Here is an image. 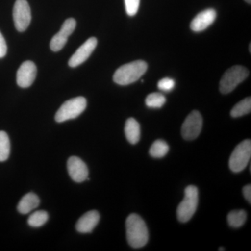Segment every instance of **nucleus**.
<instances>
[{
    "mask_svg": "<svg viewBox=\"0 0 251 251\" xmlns=\"http://www.w3.org/2000/svg\"><path fill=\"white\" fill-rule=\"evenodd\" d=\"M126 237L130 247L140 249L145 247L148 242L149 234L146 224L138 214H132L126 222Z\"/></svg>",
    "mask_w": 251,
    "mask_h": 251,
    "instance_id": "f257e3e1",
    "label": "nucleus"
},
{
    "mask_svg": "<svg viewBox=\"0 0 251 251\" xmlns=\"http://www.w3.org/2000/svg\"><path fill=\"white\" fill-rule=\"evenodd\" d=\"M148 64L143 60L128 63L117 69L113 80L120 85H128L139 80L148 70Z\"/></svg>",
    "mask_w": 251,
    "mask_h": 251,
    "instance_id": "f03ea898",
    "label": "nucleus"
},
{
    "mask_svg": "<svg viewBox=\"0 0 251 251\" xmlns=\"http://www.w3.org/2000/svg\"><path fill=\"white\" fill-rule=\"evenodd\" d=\"M198 204V190L195 186H188L184 191V198L178 206L177 218L180 222L186 223L189 221L197 209Z\"/></svg>",
    "mask_w": 251,
    "mask_h": 251,
    "instance_id": "7ed1b4c3",
    "label": "nucleus"
},
{
    "mask_svg": "<svg viewBox=\"0 0 251 251\" xmlns=\"http://www.w3.org/2000/svg\"><path fill=\"white\" fill-rule=\"evenodd\" d=\"M249 75V70L242 66H234L229 68L220 81V91L224 94L230 93L239 84L245 80Z\"/></svg>",
    "mask_w": 251,
    "mask_h": 251,
    "instance_id": "20e7f679",
    "label": "nucleus"
},
{
    "mask_svg": "<svg viewBox=\"0 0 251 251\" xmlns=\"http://www.w3.org/2000/svg\"><path fill=\"white\" fill-rule=\"evenodd\" d=\"M87 107V100L82 97H76L62 104L55 115L56 122H64L76 118Z\"/></svg>",
    "mask_w": 251,
    "mask_h": 251,
    "instance_id": "39448f33",
    "label": "nucleus"
},
{
    "mask_svg": "<svg viewBox=\"0 0 251 251\" xmlns=\"http://www.w3.org/2000/svg\"><path fill=\"white\" fill-rule=\"evenodd\" d=\"M251 157V141L246 140L236 147L229 160V166L234 173H239L245 169Z\"/></svg>",
    "mask_w": 251,
    "mask_h": 251,
    "instance_id": "423d86ee",
    "label": "nucleus"
},
{
    "mask_svg": "<svg viewBox=\"0 0 251 251\" xmlns=\"http://www.w3.org/2000/svg\"><path fill=\"white\" fill-rule=\"evenodd\" d=\"M202 117L197 110L191 112L181 126V135L186 140L197 138L202 128Z\"/></svg>",
    "mask_w": 251,
    "mask_h": 251,
    "instance_id": "0eeeda50",
    "label": "nucleus"
},
{
    "mask_svg": "<svg viewBox=\"0 0 251 251\" xmlns=\"http://www.w3.org/2000/svg\"><path fill=\"white\" fill-rule=\"evenodd\" d=\"M15 27L18 31H24L31 23V9L27 0H16L13 11Z\"/></svg>",
    "mask_w": 251,
    "mask_h": 251,
    "instance_id": "6e6552de",
    "label": "nucleus"
},
{
    "mask_svg": "<svg viewBox=\"0 0 251 251\" xmlns=\"http://www.w3.org/2000/svg\"><path fill=\"white\" fill-rule=\"evenodd\" d=\"M76 27V21L74 18H69L63 23L60 31L55 34L50 41V49L54 52L61 50L67 44L68 38L74 32Z\"/></svg>",
    "mask_w": 251,
    "mask_h": 251,
    "instance_id": "1a4fd4ad",
    "label": "nucleus"
},
{
    "mask_svg": "<svg viewBox=\"0 0 251 251\" xmlns=\"http://www.w3.org/2000/svg\"><path fill=\"white\" fill-rule=\"evenodd\" d=\"M97 39L95 37L90 38L77 50L76 52L73 54L69 61V65L71 67H76L85 62L97 46Z\"/></svg>",
    "mask_w": 251,
    "mask_h": 251,
    "instance_id": "9d476101",
    "label": "nucleus"
},
{
    "mask_svg": "<svg viewBox=\"0 0 251 251\" xmlns=\"http://www.w3.org/2000/svg\"><path fill=\"white\" fill-rule=\"evenodd\" d=\"M37 69L35 64L31 61H26L18 69L16 80L17 84L23 88L30 87L35 80Z\"/></svg>",
    "mask_w": 251,
    "mask_h": 251,
    "instance_id": "9b49d317",
    "label": "nucleus"
},
{
    "mask_svg": "<svg viewBox=\"0 0 251 251\" xmlns=\"http://www.w3.org/2000/svg\"><path fill=\"white\" fill-rule=\"evenodd\" d=\"M67 169L71 178L77 183L88 179V168L82 159L77 156H72L67 162Z\"/></svg>",
    "mask_w": 251,
    "mask_h": 251,
    "instance_id": "f8f14e48",
    "label": "nucleus"
},
{
    "mask_svg": "<svg viewBox=\"0 0 251 251\" xmlns=\"http://www.w3.org/2000/svg\"><path fill=\"white\" fill-rule=\"evenodd\" d=\"M216 11L214 9H207L199 13L191 21L190 27L195 32L205 30L216 21Z\"/></svg>",
    "mask_w": 251,
    "mask_h": 251,
    "instance_id": "ddd939ff",
    "label": "nucleus"
},
{
    "mask_svg": "<svg viewBox=\"0 0 251 251\" xmlns=\"http://www.w3.org/2000/svg\"><path fill=\"white\" fill-rule=\"evenodd\" d=\"M100 215L97 211H88L77 221L76 229L80 233H90L99 224Z\"/></svg>",
    "mask_w": 251,
    "mask_h": 251,
    "instance_id": "4468645a",
    "label": "nucleus"
},
{
    "mask_svg": "<svg viewBox=\"0 0 251 251\" xmlns=\"http://www.w3.org/2000/svg\"><path fill=\"white\" fill-rule=\"evenodd\" d=\"M40 204V200L36 194L29 193L21 200L18 205V211L21 214H27L36 209Z\"/></svg>",
    "mask_w": 251,
    "mask_h": 251,
    "instance_id": "2eb2a0df",
    "label": "nucleus"
},
{
    "mask_svg": "<svg viewBox=\"0 0 251 251\" xmlns=\"http://www.w3.org/2000/svg\"><path fill=\"white\" fill-rule=\"evenodd\" d=\"M125 135L127 140L132 145L138 143L140 138V126L134 118H129L126 122Z\"/></svg>",
    "mask_w": 251,
    "mask_h": 251,
    "instance_id": "dca6fc26",
    "label": "nucleus"
},
{
    "mask_svg": "<svg viewBox=\"0 0 251 251\" xmlns=\"http://www.w3.org/2000/svg\"><path fill=\"white\" fill-rule=\"evenodd\" d=\"M251 110V97H247L234 105L231 110L230 115L234 118H237L250 113Z\"/></svg>",
    "mask_w": 251,
    "mask_h": 251,
    "instance_id": "f3484780",
    "label": "nucleus"
},
{
    "mask_svg": "<svg viewBox=\"0 0 251 251\" xmlns=\"http://www.w3.org/2000/svg\"><path fill=\"white\" fill-rule=\"evenodd\" d=\"M247 219V214L244 210H234L229 213L227 221L231 227L234 228L242 227L245 224Z\"/></svg>",
    "mask_w": 251,
    "mask_h": 251,
    "instance_id": "a211bd4d",
    "label": "nucleus"
},
{
    "mask_svg": "<svg viewBox=\"0 0 251 251\" xmlns=\"http://www.w3.org/2000/svg\"><path fill=\"white\" fill-rule=\"evenodd\" d=\"M169 151V146L164 140H156L151 145L150 150V154L153 158H161L166 156Z\"/></svg>",
    "mask_w": 251,
    "mask_h": 251,
    "instance_id": "6ab92c4d",
    "label": "nucleus"
},
{
    "mask_svg": "<svg viewBox=\"0 0 251 251\" xmlns=\"http://www.w3.org/2000/svg\"><path fill=\"white\" fill-rule=\"evenodd\" d=\"M10 140L6 132L0 131V161H5L8 159L10 154Z\"/></svg>",
    "mask_w": 251,
    "mask_h": 251,
    "instance_id": "aec40b11",
    "label": "nucleus"
},
{
    "mask_svg": "<svg viewBox=\"0 0 251 251\" xmlns=\"http://www.w3.org/2000/svg\"><path fill=\"white\" fill-rule=\"evenodd\" d=\"M49 220V214L45 211H37L33 213L29 219L28 224L33 227H39L44 226Z\"/></svg>",
    "mask_w": 251,
    "mask_h": 251,
    "instance_id": "412c9836",
    "label": "nucleus"
},
{
    "mask_svg": "<svg viewBox=\"0 0 251 251\" xmlns=\"http://www.w3.org/2000/svg\"><path fill=\"white\" fill-rule=\"evenodd\" d=\"M166 99L161 93H151L149 94L145 99V104L150 108H160L166 103Z\"/></svg>",
    "mask_w": 251,
    "mask_h": 251,
    "instance_id": "4be33fe9",
    "label": "nucleus"
},
{
    "mask_svg": "<svg viewBox=\"0 0 251 251\" xmlns=\"http://www.w3.org/2000/svg\"><path fill=\"white\" fill-rule=\"evenodd\" d=\"M126 11L129 16H134L139 9L140 0H125Z\"/></svg>",
    "mask_w": 251,
    "mask_h": 251,
    "instance_id": "5701e85b",
    "label": "nucleus"
},
{
    "mask_svg": "<svg viewBox=\"0 0 251 251\" xmlns=\"http://www.w3.org/2000/svg\"><path fill=\"white\" fill-rule=\"evenodd\" d=\"M175 81L170 77H165L158 81V88L163 92H171L175 88Z\"/></svg>",
    "mask_w": 251,
    "mask_h": 251,
    "instance_id": "b1692460",
    "label": "nucleus"
},
{
    "mask_svg": "<svg viewBox=\"0 0 251 251\" xmlns=\"http://www.w3.org/2000/svg\"><path fill=\"white\" fill-rule=\"evenodd\" d=\"M7 52V46H6V41H5L4 36L0 32V58H2L6 54Z\"/></svg>",
    "mask_w": 251,
    "mask_h": 251,
    "instance_id": "393cba45",
    "label": "nucleus"
},
{
    "mask_svg": "<svg viewBox=\"0 0 251 251\" xmlns=\"http://www.w3.org/2000/svg\"><path fill=\"white\" fill-rule=\"evenodd\" d=\"M243 194L249 203H251V184L247 185L243 188Z\"/></svg>",
    "mask_w": 251,
    "mask_h": 251,
    "instance_id": "a878e982",
    "label": "nucleus"
},
{
    "mask_svg": "<svg viewBox=\"0 0 251 251\" xmlns=\"http://www.w3.org/2000/svg\"><path fill=\"white\" fill-rule=\"evenodd\" d=\"M245 1H247L248 4H251V0H245Z\"/></svg>",
    "mask_w": 251,
    "mask_h": 251,
    "instance_id": "bb28decb",
    "label": "nucleus"
}]
</instances>
